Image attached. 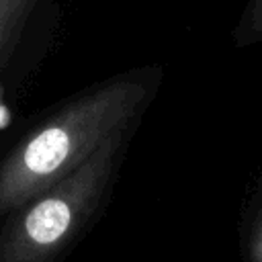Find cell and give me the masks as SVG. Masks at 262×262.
Masks as SVG:
<instances>
[{"label":"cell","mask_w":262,"mask_h":262,"mask_svg":"<svg viewBox=\"0 0 262 262\" xmlns=\"http://www.w3.org/2000/svg\"><path fill=\"white\" fill-rule=\"evenodd\" d=\"M147 92V84L131 76L106 82L27 135L0 166V213L23 209L119 137Z\"/></svg>","instance_id":"6da1fadb"},{"label":"cell","mask_w":262,"mask_h":262,"mask_svg":"<svg viewBox=\"0 0 262 262\" xmlns=\"http://www.w3.org/2000/svg\"><path fill=\"white\" fill-rule=\"evenodd\" d=\"M119 139H108L78 170L23 207L2 235L0 262H53L66 250L106 190Z\"/></svg>","instance_id":"7a4b0ae2"},{"label":"cell","mask_w":262,"mask_h":262,"mask_svg":"<svg viewBox=\"0 0 262 262\" xmlns=\"http://www.w3.org/2000/svg\"><path fill=\"white\" fill-rule=\"evenodd\" d=\"M37 0H0V47L12 39Z\"/></svg>","instance_id":"3957f363"},{"label":"cell","mask_w":262,"mask_h":262,"mask_svg":"<svg viewBox=\"0 0 262 262\" xmlns=\"http://www.w3.org/2000/svg\"><path fill=\"white\" fill-rule=\"evenodd\" d=\"M239 41L252 43L262 39V0H250L239 23Z\"/></svg>","instance_id":"277c9868"},{"label":"cell","mask_w":262,"mask_h":262,"mask_svg":"<svg viewBox=\"0 0 262 262\" xmlns=\"http://www.w3.org/2000/svg\"><path fill=\"white\" fill-rule=\"evenodd\" d=\"M248 254H250V262H262V209L254 221V227L248 239Z\"/></svg>","instance_id":"5b68a950"}]
</instances>
